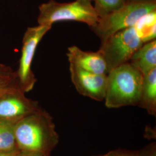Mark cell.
<instances>
[{"mask_svg": "<svg viewBox=\"0 0 156 156\" xmlns=\"http://www.w3.org/2000/svg\"><path fill=\"white\" fill-rule=\"evenodd\" d=\"M15 135L17 147L22 152L50 156L59 142L53 117L41 108L15 123Z\"/></svg>", "mask_w": 156, "mask_h": 156, "instance_id": "6da1fadb", "label": "cell"}, {"mask_svg": "<svg viewBox=\"0 0 156 156\" xmlns=\"http://www.w3.org/2000/svg\"><path fill=\"white\" fill-rule=\"evenodd\" d=\"M143 80V74L129 62L113 69L107 74L106 107L138 106Z\"/></svg>", "mask_w": 156, "mask_h": 156, "instance_id": "7a4b0ae2", "label": "cell"}, {"mask_svg": "<svg viewBox=\"0 0 156 156\" xmlns=\"http://www.w3.org/2000/svg\"><path fill=\"white\" fill-rule=\"evenodd\" d=\"M38 25L52 27L55 23L75 21L87 24L90 28L96 25L99 17L91 4L80 0L60 3L50 0L39 6Z\"/></svg>", "mask_w": 156, "mask_h": 156, "instance_id": "3957f363", "label": "cell"}, {"mask_svg": "<svg viewBox=\"0 0 156 156\" xmlns=\"http://www.w3.org/2000/svg\"><path fill=\"white\" fill-rule=\"evenodd\" d=\"M154 11H156V1L129 2L116 11L99 17L96 25L90 29L102 43L117 31L133 27L142 17Z\"/></svg>", "mask_w": 156, "mask_h": 156, "instance_id": "277c9868", "label": "cell"}, {"mask_svg": "<svg viewBox=\"0 0 156 156\" xmlns=\"http://www.w3.org/2000/svg\"><path fill=\"white\" fill-rule=\"evenodd\" d=\"M143 44L134 26L117 31L102 42L98 50L105 58L108 73L113 69L128 62L133 55Z\"/></svg>", "mask_w": 156, "mask_h": 156, "instance_id": "5b68a950", "label": "cell"}, {"mask_svg": "<svg viewBox=\"0 0 156 156\" xmlns=\"http://www.w3.org/2000/svg\"><path fill=\"white\" fill-rule=\"evenodd\" d=\"M51 27L38 25L28 27L23 35L21 56L16 72L20 88L26 93L33 89L37 79L31 69L34 57L39 42Z\"/></svg>", "mask_w": 156, "mask_h": 156, "instance_id": "8992f818", "label": "cell"}, {"mask_svg": "<svg viewBox=\"0 0 156 156\" xmlns=\"http://www.w3.org/2000/svg\"><path fill=\"white\" fill-rule=\"evenodd\" d=\"M20 87L0 97V120L16 123L41 108L38 101L28 98Z\"/></svg>", "mask_w": 156, "mask_h": 156, "instance_id": "52a82bcc", "label": "cell"}, {"mask_svg": "<svg viewBox=\"0 0 156 156\" xmlns=\"http://www.w3.org/2000/svg\"><path fill=\"white\" fill-rule=\"evenodd\" d=\"M71 79L80 94L97 101H103L106 94L107 74H97L85 71L69 63Z\"/></svg>", "mask_w": 156, "mask_h": 156, "instance_id": "ba28073f", "label": "cell"}, {"mask_svg": "<svg viewBox=\"0 0 156 156\" xmlns=\"http://www.w3.org/2000/svg\"><path fill=\"white\" fill-rule=\"evenodd\" d=\"M67 56L69 63L90 73L108 74L105 58L100 51H87L76 46L68 48Z\"/></svg>", "mask_w": 156, "mask_h": 156, "instance_id": "9c48e42d", "label": "cell"}, {"mask_svg": "<svg viewBox=\"0 0 156 156\" xmlns=\"http://www.w3.org/2000/svg\"><path fill=\"white\" fill-rule=\"evenodd\" d=\"M145 75L156 68V39L144 44L128 62Z\"/></svg>", "mask_w": 156, "mask_h": 156, "instance_id": "30bf717a", "label": "cell"}, {"mask_svg": "<svg viewBox=\"0 0 156 156\" xmlns=\"http://www.w3.org/2000/svg\"><path fill=\"white\" fill-rule=\"evenodd\" d=\"M138 106L149 115L156 116V68L144 75L141 96Z\"/></svg>", "mask_w": 156, "mask_h": 156, "instance_id": "8fae6325", "label": "cell"}, {"mask_svg": "<svg viewBox=\"0 0 156 156\" xmlns=\"http://www.w3.org/2000/svg\"><path fill=\"white\" fill-rule=\"evenodd\" d=\"M134 27L144 44L156 39V11L142 17Z\"/></svg>", "mask_w": 156, "mask_h": 156, "instance_id": "7c38bea8", "label": "cell"}, {"mask_svg": "<svg viewBox=\"0 0 156 156\" xmlns=\"http://www.w3.org/2000/svg\"><path fill=\"white\" fill-rule=\"evenodd\" d=\"M15 123L0 120V151L18 149L15 135Z\"/></svg>", "mask_w": 156, "mask_h": 156, "instance_id": "4fadbf2b", "label": "cell"}, {"mask_svg": "<svg viewBox=\"0 0 156 156\" xmlns=\"http://www.w3.org/2000/svg\"><path fill=\"white\" fill-rule=\"evenodd\" d=\"M95 11L99 17L115 11L129 2V0H93Z\"/></svg>", "mask_w": 156, "mask_h": 156, "instance_id": "5bb4252c", "label": "cell"}, {"mask_svg": "<svg viewBox=\"0 0 156 156\" xmlns=\"http://www.w3.org/2000/svg\"><path fill=\"white\" fill-rule=\"evenodd\" d=\"M17 87H20L17 82L16 73L11 77L0 78V97L6 92Z\"/></svg>", "mask_w": 156, "mask_h": 156, "instance_id": "9a60e30c", "label": "cell"}, {"mask_svg": "<svg viewBox=\"0 0 156 156\" xmlns=\"http://www.w3.org/2000/svg\"><path fill=\"white\" fill-rule=\"evenodd\" d=\"M93 156H140L139 151H133L125 149H117L109 151L104 154Z\"/></svg>", "mask_w": 156, "mask_h": 156, "instance_id": "2e32d148", "label": "cell"}, {"mask_svg": "<svg viewBox=\"0 0 156 156\" xmlns=\"http://www.w3.org/2000/svg\"><path fill=\"white\" fill-rule=\"evenodd\" d=\"M140 156H156V143L152 142L139 150Z\"/></svg>", "mask_w": 156, "mask_h": 156, "instance_id": "e0dca14e", "label": "cell"}, {"mask_svg": "<svg viewBox=\"0 0 156 156\" xmlns=\"http://www.w3.org/2000/svg\"><path fill=\"white\" fill-rule=\"evenodd\" d=\"M15 71H13L11 67L0 63V78L11 77L15 75Z\"/></svg>", "mask_w": 156, "mask_h": 156, "instance_id": "ac0fdd59", "label": "cell"}, {"mask_svg": "<svg viewBox=\"0 0 156 156\" xmlns=\"http://www.w3.org/2000/svg\"><path fill=\"white\" fill-rule=\"evenodd\" d=\"M20 151L19 149L9 151H0V156H19Z\"/></svg>", "mask_w": 156, "mask_h": 156, "instance_id": "d6986e66", "label": "cell"}, {"mask_svg": "<svg viewBox=\"0 0 156 156\" xmlns=\"http://www.w3.org/2000/svg\"><path fill=\"white\" fill-rule=\"evenodd\" d=\"M19 156H46L45 154L38 153H32V152H22L20 151Z\"/></svg>", "mask_w": 156, "mask_h": 156, "instance_id": "ffe728a7", "label": "cell"}, {"mask_svg": "<svg viewBox=\"0 0 156 156\" xmlns=\"http://www.w3.org/2000/svg\"><path fill=\"white\" fill-rule=\"evenodd\" d=\"M156 0H129V2H145V1H151Z\"/></svg>", "mask_w": 156, "mask_h": 156, "instance_id": "44dd1931", "label": "cell"}, {"mask_svg": "<svg viewBox=\"0 0 156 156\" xmlns=\"http://www.w3.org/2000/svg\"><path fill=\"white\" fill-rule=\"evenodd\" d=\"M80 1L85 2V3H88V4H91V1L93 0H80Z\"/></svg>", "mask_w": 156, "mask_h": 156, "instance_id": "7402d4cb", "label": "cell"}, {"mask_svg": "<svg viewBox=\"0 0 156 156\" xmlns=\"http://www.w3.org/2000/svg\"></svg>", "mask_w": 156, "mask_h": 156, "instance_id": "603a6c76", "label": "cell"}]
</instances>
